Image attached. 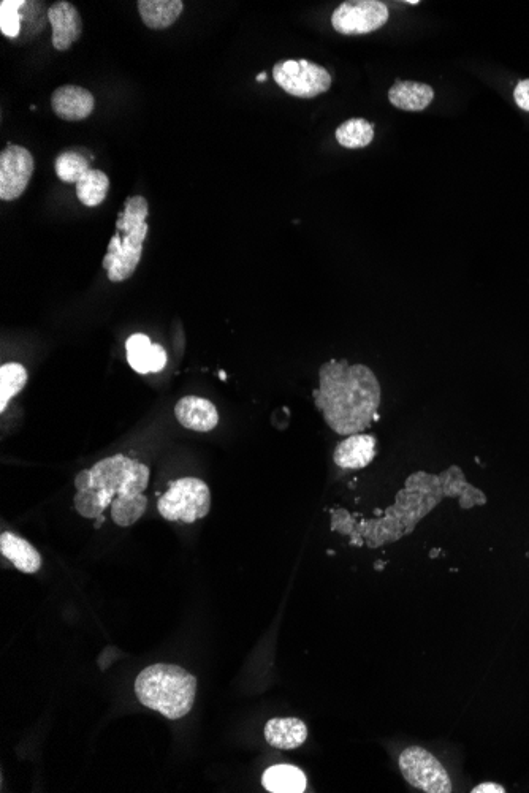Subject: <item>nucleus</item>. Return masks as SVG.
Masks as SVG:
<instances>
[{
    "mask_svg": "<svg viewBox=\"0 0 529 793\" xmlns=\"http://www.w3.org/2000/svg\"><path fill=\"white\" fill-rule=\"evenodd\" d=\"M135 692L141 705L176 721L191 713L197 678L178 665H151L137 676Z\"/></svg>",
    "mask_w": 529,
    "mask_h": 793,
    "instance_id": "3",
    "label": "nucleus"
},
{
    "mask_svg": "<svg viewBox=\"0 0 529 793\" xmlns=\"http://www.w3.org/2000/svg\"><path fill=\"white\" fill-rule=\"evenodd\" d=\"M175 415L176 420L184 428L197 431V433L213 431L219 423L216 406L200 396H186V398L179 399L175 407Z\"/></svg>",
    "mask_w": 529,
    "mask_h": 793,
    "instance_id": "12",
    "label": "nucleus"
},
{
    "mask_svg": "<svg viewBox=\"0 0 529 793\" xmlns=\"http://www.w3.org/2000/svg\"><path fill=\"white\" fill-rule=\"evenodd\" d=\"M137 7L143 23L149 29L162 31L178 21L184 4L181 0H138Z\"/></svg>",
    "mask_w": 529,
    "mask_h": 793,
    "instance_id": "18",
    "label": "nucleus"
},
{
    "mask_svg": "<svg viewBox=\"0 0 529 793\" xmlns=\"http://www.w3.org/2000/svg\"><path fill=\"white\" fill-rule=\"evenodd\" d=\"M0 553L23 573H37L42 567V556L23 537L4 532L0 537Z\"/></svg>",
    "mask_w": 529,
    "mask_h": 793,
    "instance_id": "16",
    "label": "nucleus"
},
{
    "mask_svg": "<svg viewBox=\"0 0 529 793\" xmlns=\"http://www.w3.org/2000/svg\"><path fill=\"white\" fill-rule=\"evenodd\" d=\"M34 170L31 152L23 146L8 145L0 154V200H18L31 183Z\"/></svg>",
    "mask_w": 529,
    "mask_h": 793,
    "instance_id": "9",
    "label": "nucleus"
},
{
    "mask_svg": "<svg viewBox=\"0 0 529 793\" xmlns=\"http://www.w3.org/2000/svg\"><path fill=\"white\" fill-rule=\"evenodd\" d=\"M389 8L379 0H347L336 8L332 26L341 35H365L389 23Z\"/></svg>",
    "mask_w": 529,
    "mask_h": 793,
    "instance_id": "8",
    "label": "nucleus"
},
{
    "mask_svg": "<svg viewBox=\"0 0 529 793\" xmlns=\"http://www.w3.org/2000/svg\"><path fill=\"white\" fill-rule=\"evenodd\" d=\"M56 175L65 184H78L80 179L83 178L89 170V160L77 151L61 152L56 157Z\"/></svg>",
    "mask_w": 529,
    "mask_h": 793,
    "instance_id": "23",
    "label": "nucleus"
},
{
    "mask_svg": "<svg viewBox=\"0 0 529 793\" xmlns=\"http://www.w3.org/2000/svg\"><path fill=\"white\" fill-rule=\"evenodd\" d=\"M514 99L518 108L529 113V80H522L515 86Z\"/></svg>",
    "mask_w": 529,
    "mask_h": 793,
    "instance_id": "25",
    "label": "nucleus"
},
{
    "mask_svg": "<svg viewBox=\"0 0 529 793\" xmlns=\"http://www.w3.org/2000/svg\"><path fill=\"white\" fill-rule=\"evenodd\" d=\"M27 384V371L20 363H5L0 368V412L7 409L8 403L15 398Z\"/></svg>",
    "mask_w": 529,
    "mask_h": 793,
    "instance_id": "22",
    "label": "nucleus"
},
{
    "mask_svg": "<svg viewBox=\"0 0 529 793\" xmlns=\"http://www.w3.org/2000/svg\"><path fill=\"white\" fill-rule=\"evenodd\" d=\"M51 107L56 116L64 121H83L91 116L96 100L88 89L67 84L53 92Z\"/></svg>",
    "mask_w": 529,
    "mask_h": 793,
    "instance_id": "11",
    "label": "nucleus"
},
{
    "mask_svg": "<svg viewBox=\"0 0 529 793\" xmlns=\"http://www.w3.org/2000/svg\"><path fill=\"white\" fill-rule=\"evenodd\" d=\"M400 768L404 779L415 789L428 793H450L452 782L447 775L446 768L442 767L433 754L412 746L403 751L400 756Z\"/></svg>",
    "mask_w": 529,
    "mask_h": 793,
    "instance_id": "7",
    "label": "nucleus"
},
{
    "mask_svg": "<svg viewBox=\"0 0 529 793\" xmlns=\"http://www.w3.org/2000/svg\"><path fill=\"white\" fill-rule=\"evenodd\" d=\"M127 361L138 374L160 372L167 365V352L146 334H132L126 342Z\"/></svg>",
    "mask_w": 529,
    "mask_h": 793,
    "instance_id": "13",
    "label": "nucleus"
},
{
    "mask_svg": "<svg viewBox=\"0 0 529 793\" xmlns=\"http://www.w3.org/2000/svg\"><path fill=\"white\" fill-rule=\"evenodd\" d=\"M110 178L102 170H91L77 184V197L84 206L96 208L107 198Z\"/></svg>",
    "mask_w": 529,
    "mask_h": 793,
    "instance_id": "20",
    "label": "nucleus"
},
{
    "mask_svg": "<svg viewBox=\"0 0 529 793\" xmlns=\"http://www.w3.org/2000/svg\"><path fill=\"white\" fill-rule=\"evenodd\" d=\"M148 200L141 195L129 197L124 209L118 214L116 233L108 243V252L103 259V268L107 270L111 282L127 281L140 265L143 244L149 233Z\"/></svg>",
    "mask_w": 529,
    "mask_h": 793,
    "instance_id": "4",
    "label": "nucleus"
},
{
    "mask_svg": "<svg viewBox=\"0 0 529 793\" xmlns=\"http://www.w3.org/2000/svg\"><path fill=\"white\" fill-rule=\"evenodd\" d=\"M149 467L126 455H115L81 471L75 479L73 505L84 518H99L110 507L111 520L129 528L145 515Z\"/></svg>",
    "mask_w": 529,
    "mask_h": 793,
    "instance_id": "1",
    "label": "nucleus"
},
{
    "mask_svg": "<svg viewBox=\"0 0 529 793\" xmlns=\"http://www.w3.org/2000/svg\"><path fill=\"white\" fill-rule=\"evenodd\" d=\"M279 88L300 99H314L332 88V75L322 65L305 61H281L273 67Z\"/></svg>",
    "mask_w": 529,
    "mask_h": 793,
    "instance_id": "6",
    "label": "nucleus"
},
{
    "mask_svg": "<svg viewBox=\"0 0 529 793\" xmlns=\"http://www.w3.org/2000/svg\"><path fill=\"white\" fill-rule=\"evenodd\" d=\"M308 738V727L297 718L270 719L265 725V740L276 749H297Z\"/></svg>",
    "mask_w": 529,
    "mask_h": 793,
    "instance_id": "15",
    "label": "nucleus"
},
{
    "mask_svg": "<svg viewBox=\"0 0 529 793\" xmlns=\"http://www.w3.org/2000/svg\"><path fill=\"white\" fill-rule=\"evenodd\" d=\"M23 0H2L0 2V32L8 38H16L21 32V8Z\"/></svg>",
    "mask_w": 529,
    "mask_h": 793,
    "instance_id": "24",
    "label": "nucleus"
},
{
    "mask_svg": "<svg viewBox=\"0 0 529 793\" xmlns=\"http://www.w3.org/2000/svg\"><path fill=\"white\" fill-rule=\"evenodd\" d=\"M157 510L168 521L191 524L205 518L211 510L210 488L203 480L186 477L170 483L160 496Z\"/></svg>",
    "mask_w": 529,
    "mask_h": 793,
    "instance_id": "5",
    "label": "nucleus"
},
{
    "mask_svg": "<svg viewBox=\"0 0 529 793\" xmlns=\"http://www.w3.org/2000/svg\"><path fill=\"white\" fill-rule=\"evenodd\" d=\"M265 80H267V73H259V75H257V81H259V83H263Z\"/></svg>",
    "mask_w": 529,
    "mask_h": 793,
    "instance_id": "27",
    "label": "nucleus"
},
{
    "mask_svg": "<svg viewBox=\"0 0 529 793\" xmlns=\"http://www.w3.org/2000/svg\"><path fill=\"white\" fill-rule=\"evenodd\" d=\"M376 456V439L368 434H354L339 442L335 463L343 469H363Z\"/></svg>",
    "mask_w": 529,
    "mask_h": 793,
    "instance_id": "14",
    "label": "nucleus"
},
{
    "mask_svg": "<svg viewBox=\"0 0 529 793\" xmlns=\"http://www.w3.org/2000/svg\"><path fill=\"white\" fill-rule=\"evenodd\" d=\"M263 786L271 793H301L306 789V776L292 765H275L265 771Z\"/></svg>",
    "mask_w": 529,
    "mask_h": 793,
    "instance_id": "19",
    "label": "nucleus"
},
{
    "mask_svg": "<svg viewBox=\"0 0 529 793\" xmlns=\"http://www.w3.org/2000/svg\"><path fill=\"white\" fill-rule=\"evenodd\" d=\"M373 138V124L362 118L347 119L336 129V141L347 149L366 148Z\"/></svg>",
    "mask_w": 529,
    "mask_h": 793,
    "instance_id": "21",
    "label": "nucleus"
},
{
    "mask_svg": "<svg viewBox=\"0 0 529 793\" xmlns=\"http://www.w3.org/2000/svg\"><path fill=\"white\" fill-rule=\"evenodd\" d=\"M433 99V88L417 81H398L389 91L390 103L403 111L427 110Z\"/></svg>",
    "mask_w": 529,
    "mask_h": 793,
    "instance_id": "17",
    "label": "nucleus"
},
{
    "mask_svg": "<svg viewBox=\"0 0 529 793\" xmlns=\"http://www.w3.org/2000/svg\"><path fill=\"white\" fill-rule=\"evenodd\" d=\"M319 377L320 387L313 395L327 425L341 436L365 431L381 404V385L374 372L347 360H330L320 368Z\"/></svg>",
    "mask_w": 529,
    "mask_h": 793,
    "instance_id": "2",
    "label": "nucleus"
},
{
    "mask_svg": "<svg viewBox=\"0 0 529 793\" xmlns=\"http://www.w3.org/2000/svg\"><path fill=\"white\" fill-rule=\"evenodd\" d=\"M472 793H504L506 789L503 786H499V784H495V782H484V784H480V786L474 787L471 790Z\"/></svg>",
    "mask_w": 529,
    "mask_h": 793,
    "instance_id": "26",
    "label": "nucleus"
},
{
    "mask_svg": "<svg viewBox=\"0 0 529 793\" xmlns=\"http://www.w3.org/2000/svg\"><path fill=\"white\" fill-rule=\"evenodd\" d=\"M48 21L53 27V46L58 51H67L77 42L83 32V21L75 5L59 0L48 10Z\"/></svg>",
    "mask_w": 529,
    "mask_h": 793,
    "instance_id": "10",
    "label": "nucleus"
}]
</instances>
